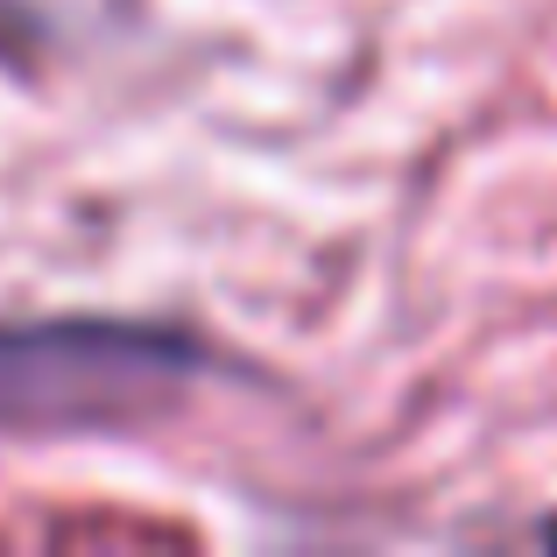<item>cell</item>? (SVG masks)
Masks as SVG:
<instances>
[{
    "label": "cell",
    "instance_id": "cell-2",
    "mask_svg": "<svg viewBox=\"0 0 557 557\" xmlns=\"http://www.w3.org/2000/svg\"><path fill=\"white\" fill-rule=\"evenodd\" d=\"M544 536H550V544H557V522H550V530H544Z\"/></svg>",
    "mask_w": 557,
    "mask_h": 557
},
{
    "label": "cell",
    "instance_id": "cell-1",
    "mask_svg": "<svg viewBox=\"0 0 557 557\" xmlns=\"http://www.w3.org/2000/svg\"><path fill=\"white\" fill-rule=\"evenodd\" d=\"M205 368L177 325L50 318L0 332V431H85L170 403Z\"/></svg>",
    "mask_w": 557,
    "mask_h": 557
}]
</instances>
